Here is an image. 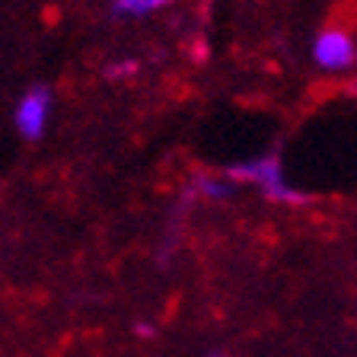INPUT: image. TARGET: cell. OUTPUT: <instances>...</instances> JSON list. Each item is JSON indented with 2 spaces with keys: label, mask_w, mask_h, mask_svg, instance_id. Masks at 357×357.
Here are the masks:
<instances>
[{
  "label": "cell",
  "mask_w": 357,
  "mask_h": 357,
  "mask_svg": "<svg viewBox=\"0 0 357 357\" xmlns=\"http://www.w3.org/2000/svg\"><path fill=\"white\" fill-rule=\"evenodd\" d=\"M208 357H227V354H223V351H214V354H208Z\"/></svg>",
  "instance_id": "8"
},
{
  "label": "cell",
  "mask_w": 357,
  "mask_h": 357,
  "mask_svg": "<svg viewBox=\"0 0 357 357\" xmlns=\"http://www.w3.org/2000/svg\"><path fill=\"white\" fill-rule=\"evenodd\" d=\"M233 188H236V185H233L227 176H208V172H198V176L192 178V192L201 195V198H208V201L230 198Z\"/></svg>",
  "instance_id": "5"
},
{
  "label": "cell",
  "mask_w": 357,
  "mask_h": 357,
  "mask_svg": "<svg viewBox=\"0 0 357 357\" xmlns=\"http://www.w3.org/2000/svg\"><path fill=\"white\" fill-rule=\"evenodd\" d=\"M137 61L134 58H121V61H112V64H105V77L109 80H128V77L137 74Z\"/></svg>",
  "instance_id": "6"
},
{
  "label": "cell",
  "mask_w": 357,
  "mask_h": 357,
  "mask_svg": "<svg viewBox=\"0 0 357 357\" xmlns=\"http://www.w3.org/2000/svg\"><path fill=\"white\" fill-rule=\"evenodd\" d=\"M312 61L322 70H351L357 64V42L351 38V32L338 29V26H326L312 42Z\"/></svg>",
  "instance_id": "2"
},
{
  "label": "cell",
  "mask_w": 357,
  "mask_h": 357,
  "mask_svg": "<svg viewBox=\"0 0 357 357\" xmlns=\"http://www.w3.org/2000/svg\"><path fill=\"white\" fill-rule=\"evenodd\" d=\"M223 176L230 178L233 185H255L268 201H275V204H306V201H310V195L300 192V188H294L287 182L284 166H281V156L278 153L233 163V166L223 169Z\"/></svg>",
  "instance_id": "1"
},
{
  "label": "cell",
  "mask_w": 357,
  "mask_h": 357,
  "mask_svg": "<svg viewBox=\"0 0 357 357\" xmlns=\"http://www.w3.org/2000/svg\"><path fill=\"white\" fill-rule=\"evenodd\" d=\"M134 335H137V338H153L156 335L153 322H137V326H134Z\"/></svg>",
  "instance_id": "7"
},
{
  "label": "cell",
  "mask_w": 357,
  "mask_h": 357,
  "mask_svg": "<svg viewBox=\"0 0 357 357\" xmlns=\"http://www.w3.org/2000/svg\"><path fill=\"white\" fill-rule=\"evenodd\" d=\"M172 0H112V16L115 20H144L160 10H166Z\"/></svg>",
  "instance_id": "4"
},
{
  "label": "cell",
  "mask_w": 357,
  "mask_h": 357,
  "mask_svg": "<svg viewBox=\"0 0 357 357\" xmlns=\"http://www.w3.org/2000/svg\"><path fill=\"white\" fill-rule=\"evenodd\" d=\"M48 115H52V89L48 86L26 89L13 112L16 131H20L26 141H38L45 134V128H48Z\"/></svg>",
  "instance_id": "3"
}]
</instances>
